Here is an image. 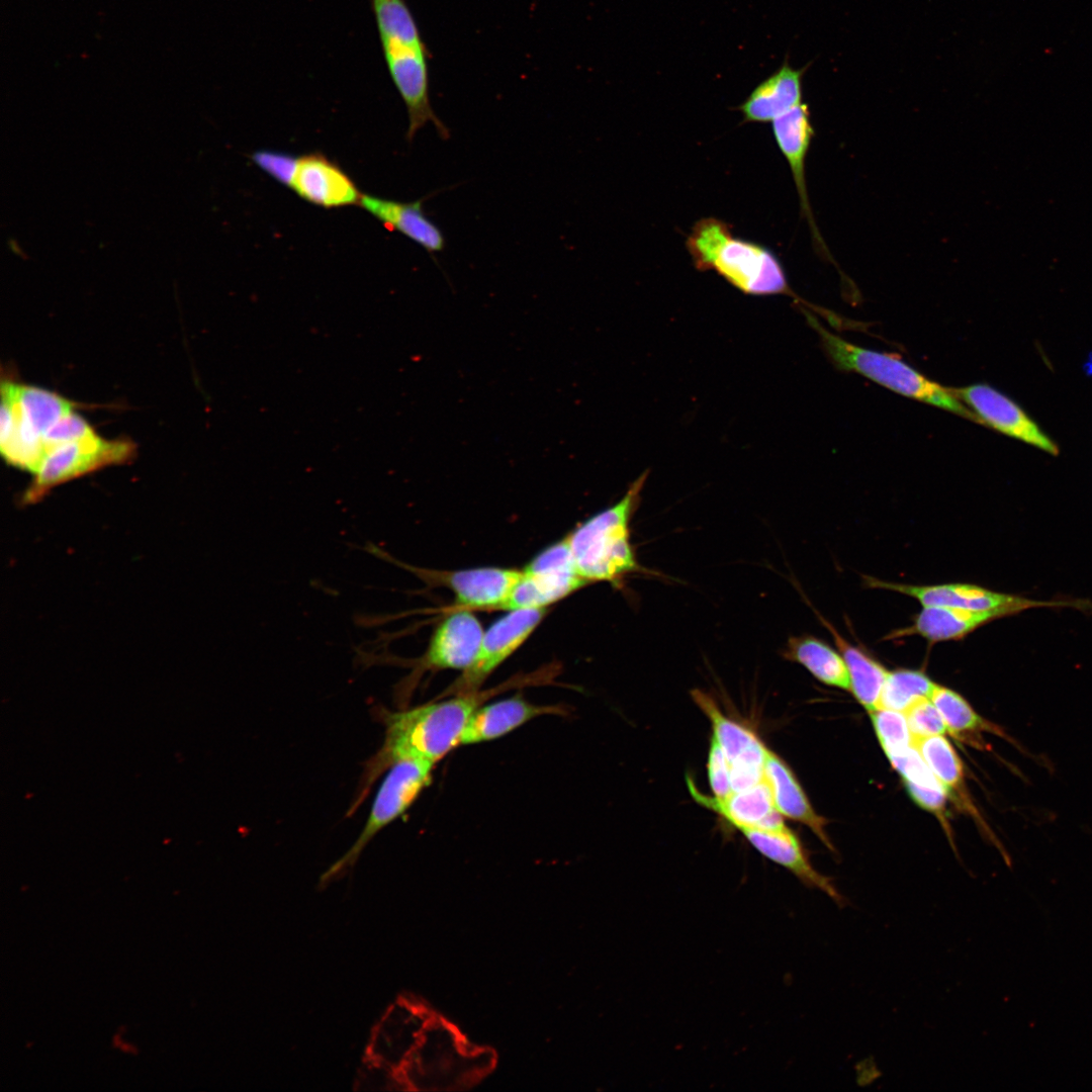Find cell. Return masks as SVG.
<instances>
[{
    "instance_id": "cell-1",
    "label": "cell",
    "mask_w": 1092,
    "mask_h": 1092,
    "mask_svg": "<svg viewBox=\"0 0 1092 1092\" xmlns=\"http://www.w3.org/2000/svg\"><path fill=\"white\" fill-rule=\"evenodd\" d=\"M488 696L491 694L476 691L399 711L379 708L375 714L384 727L382 745L365 762L347 815L358 810L371 787L394 762L415 759L436 764L460 745L470 717Z\"/></svg>"
},
{
    "instance_id": "cell-2",
    "label": "cell",
    "mask_w": 1092,
    "mask_h": 1092,
    "mask_svg": "<svg viewBox=\"0 0 1092 1092\" xmlns=\"http://www.w3.org/2000/svg\"><path fill=\"white\" fill-rule=\"evenodd\" d=\"M383 58L408 118L406 140L431 122L441 139L449 128L434 111L430 98V59L418 22L405 0H370Z\"/></svg>"
},
{
    "instance_id": "cell-3",
    "label": "cell",
    "mask_w": 1092,
    "mask_h": 1092,
    "mask_svg": "<svg viewBox=\"0 0 1092 1092\" xmlns=\"http://www.w3.org/2000/svg\"><path fill=\"white\" fill-rule=\"evenodd\" d=\"M687 248L695 267L713 270L740 291L752 295L786 294L802 302L790 288L779 259L761 245L733 236L730 225L716 217L696 222Z\"/></svg>"
},
{
    "instance_id": "cell-4",
    "label": "cell",
    "mask_w": 1092,
    "mask_h": 1092,
    "mask_svg": "<svg viewBox=\"0 0 1092 1092\" xmlns=\"http://www.w3.org/2000/svg\"><path fill=\"white\" fill-rule=\"evenodd\" d=\"M800 307L810 327L818 334L827 357L838 370L857 373L896 393L980 424L976 415L953 394L950 387L931 380L896 355L844 340L827 330L809 308Z\"/></svg>"
},
{
    "instance_id": "cell-5",
    "label": "cell",
    "mask_w": 1092,
    "mask_h": 1092,
    "mask_svg": "<svg viewBox=\"0 0 1092 1092\" xmlns=\"http://www.w3.org/2000/svg\"><path fill=\"white\" fill-rule=\"evenodd\" d=\"M648 477L643 472L613 506L597 513L566 536L578 574L587 582L616 583L639 570L630 542V522Z\"/></svg>"
},
{
    "instance_id": "cell-6",
    "label": "cell",
    "mask_w": 1092,
    "mask_h": 1092,
    "mask_svg": "<svg viewBox=\"0 0 1092 1092\" xmlns=\"http://www.w3.org/2000/svg\"><path fill=\"white\" fill-rule=\"evenodd\" d=\"M494 1053L470 1045L449 1022L434 1015L402 1067L407 1089L463 1090L494 1067Z\"/></svg>"
},
{
    "instance_id": "cell-7",
    "label": "cell",
    "mask_w": 1092,
    "mask_h": 1092,
    "mask_svg": "<svg viewBox=\"0 0 1092 1092\" xmlns=\"http://www.w3.org/2000/svg\"><path fill=\"white\" fill-rule=\"evenodd\" d=\"M0 451L10 465L33 473L47 453L43 436L80 404L54 391L12 380L1 382Z\"/></svg>"
},
{
    "instance_id": "cell-8",
    "label": "cell",
    "mask_w": 1092,
    "mask_h": 1092,
    "mask_svg": "<svg viewBox=\"0 0 1092 1092\" xmlns=\"http://www.w3.org/2000/svg\"><path fill=\"white\" fill-rule=\"evenodd\" d=\"M434 765L422 760L402 759L388 768L359 836L323 875V883L351 868L373 838L411 808L431 784Z\"/></svg>"
},
{
    "instance_id": "cell-9",
    "label": "cell",
    "mask_w": 1092,
    "mask_h": 1092,
    "mask_svg": "<svg viewBox=\"0 0 1092 1092\" xmlns=\"http://www.w3.org/2000/svg\"><path fill=\"white\" fill-rule=\"evenodd\" d=\"M135 454L136 445L130 439L108 440L98 434L57 445L48 450L32 473L21 502L34 504L57 485L106 466L127 463Z\"/></svg>"
},
{
    "instance_id": "cell-10",
    "label": "cell",
    "mask_w": 1092,
    "mask_h": 1092,
    "mask_svg": "<svg viewBox=\"0 0 1092 1092\" xmlns=\"http://www.w3.org/2000/svg\"><path fill=\"white\" fill-rule=\"evenodd\" d=\"M364 549L378 558L403 566L428 583L448 587L454 595L456 609L504 610L522 573L521 569L491 566L452 571L429 570L400 563L372 543H368Z\"/></svg>"
},
{
    "instance_id": "cell-11",
    "label": "cell",
    "mask_w": 1092,
    "mask_h": 1092,
    "mask_svg": "<svg viewBox=\"0 0 1092 1092\" xmlns=\"http://www.w3.org/2000/svg\"><path fill=\"white\" fill-rule=\"evenodd\" d=\"M521 571L505 611L546 609L587 584L576 570L566 537L537 554Z\"/></svg>"
},
{
    "instance_id": "cell-12",
    "label": "cell",
    "mask_w": 1092,
    "mask_h": 1092,
    "mask_svg": "<svg viewBox=\"0 0 1092 1092\" xmlns=\"http://www.w3.org/2000/svg\"><path fill=\"white\" fill-rule=\"evenodd\" d=\"M692 698L709 719L712 738L718 743L730 763L733 792L747 789L764 778V759L767 746L750 728L727 717L716 701L701 690H694Z\"/></svg>"
},
{
    "instance_id": "cell-13",
    "label": "cell",
    "mask_w": 1092,
    "mask_h": 1092,
    "mask_svg": "<svg viewBox=\"0 0 1092 1092\" xmlns=\"http://www.w3.org/2000/svg\"><path fill=\"white\" fill-rule=\"evenodd\" d=\"M545 614L546 609L508 611L484 631L475 660L446 694L479 691L485 679L529 638Z\"/></svg>"
},
{
    "instance_id": "cell-14",
    "label": "cell",
    "mask_w": 1092,
    "mask_h": 1092,
    "mask_svg": "<svg viewBox=\"0 0 1092 1092\" xmlns=\"http://www.w3.org/2000/svg\"><path fill=\"white\" fill-rule=\"evenodd\" d=\"M862 581L868 588L891 590L912 597L923 607L1001 611L1010 616L1029 608L1054 605L997 593L971 583L916 585L886 581L870 575H862Z\"/></svg>"
},
{
    "instance_id": "cell-15",
    "label": "cell",
    "mask_w": 1092,
    "mask_h": 1092,
    "mask_svg": "<svg viewBox=\"0 0 1092 1092\" xmlns=\"http://www.w3.org/2000/svg\"><path fill=\"white\" fill-rule=\"evenodd\" d=\"M978 418L980 425L1057 455V444L1011 398L987 383L950 387Z\"/></svg>"
},
{
    "instance_id": "cell-16",
    "label": "cell",
    "mask_w": 1092,
    "mask_h": 1092,
    "mask_svg": "<svg viewBox=\"0 0 1092 1092\" xmlns=\"http://www.w3.org/2000/svg\"><path fill=\"white\" fill-rule=\"evenodd\" d=\"M483 633L472 611L456 609L437 625L426 652L416 663V671H464L475 660Z\"/></svg>"
},
{
    "instance_id": "cell-17",
    "label": "cell",
    "mask_w": 1092,
    "mask_h": 1092,
    "mask_svg": "<svg viewBox=\"0 0 1092 1092\" xmlns=\"http://www.w3.org/2000/svg\"><path fill=\"white\" fill-rule=\"evenodd\" d=\"M771 126L778 147L791 168L800 198L801 213L809 223L816 249L823 258L835 264L815 222L807 191L805 161L814 136L808 105L802 102L776 118Z\"/></svg>"
},
{
    "instance_id": "cell-18",
    "label": "cell",
    "mask_w": 1092,
    "mask_h": 1092,
    "mask_svg": "<svg viewBox=\"0 0 1092 1092\" xmlns=\"http://www.w3.org/2000/svg\"><path fill=\"white\" fill-rule=\"evenodd\" d=\"M687 785L695 802L719 815L735 829L776 830L787 827L784 816L776 808L764 778L761 782L733 792L722 800L703 794L691 778H687Z\"/></svg>"
},
{
    "instance_id": "cell-19",
    "label": "cell",
    "mask_w": 1092,
    "mask_h": 1092,
    "mask_svg": "<svg viewBox=\"0 0 1092 1092\" xmlns=\"http://www.w3.org/2000/svg\"><path fill=\"white\" fill-rule=\"evenodd\" d=\"M433 1016L422 1005L396 1002L377 1026L371 1042L373 1061L400 1072Z\"/></svg>"
},
{
    "instance_id": "cell-20",
    "label": "cell",
    "mask_w": 1092,
    "mask_h": 1092,
    "mask_svg": "<svg viewBox=\"0 0 1092 1092\" xmlns=\"http://www.w3.org/2000/svg\"><path fill=\"white\" fill-rule=\"evenodd\" d=\"M291 188L305 201L324 208L359 204L362 196L350 176L320 153L299 158Z\"/></svg>"
},
{
    "instance_id": "cell-21",
    "label": "cell",
    "mask_w": 1092,
    "mask_h": 1092,
    "mask_svg": "<svg viewBox=\"0 0 1092 1092\" xmlns=\"http://www.w3.org/2000/svg\"><path fill=\"white\" fill-rule=\"evenodd\" d=\"M737 830L760 854L790 871L807 887L825 893L839 907L847 903L832 881L814 869L799 839L789 827L776 830Z\"/></svg>"
},
{
    "instance_id": "cell-22",
    "label": "cell",
    "mask_w": 1092,
    "mask_h": 1092,
    "mask_svg": "<svg viewBox=\"0 0 1092 1092\" xmlns=\"http://www.w3.org/2000/svg\"><path fill=\"white\" fill-rule=\"evenodd\" d=\"M560 705H537L517 695L478 707L470 717L460 744L471 745L495 740L527 722L547 715H566Z\"/></svg>"
},
{
    "instance_id": "cell-23",
    "label": "cell",
    "mask_w": 1092,
    "mask_h": 1092,
    "mask_svg": "<svg viewBox=\"0 0 1092 1092\" xmlns=\"http://www.w3.org/2000/svg\"><path fill=\"white\" fill-rule=\"evenodd\" d=\"M1001 611L968 610L948 607H923L912 623L888 633L884 640L920 636L929 644L964 639L985 624L1006 617Z\"/></svg>"
},
{
    "instance_id": "cell-24",
    "label": "cell",
    "mask_w": 1092,
    "mask_h": 1092,
    "mask_svg": "<svg viewBox=\"0 0 1092 1092\" xmlns=\"http://www.w3.org/2000/svg\"><path fill=\"white\" fill-rule=\"evenodd\" d=\"M402 202L362 194L359 205L390 231L398 232L430 254L443 251L446 240L424 211V200Z\"/></svg>"
},
{
    "instance_id": "cell-25",
    "label": "cell",
    "mask_w": 1092,
    "mask_h": 1092,
    "mask_svg": "<svg viewBox=\"0 0 1092 1092\" xmlns=\"http://www.w3.org/2000/svg\"><path fill=\"white\" fill-rule=\"evenodd\" d=\"M764 779L778 811L784 817L806 825L820 841L833 850L825 830V819L814 811L789 765L768 747L764 759Z\"/></svg>"
},
{
    "instance_id": "cell-26",
    "label": "cell",
    "mask_w": 1092,
    "mask_h": 1092,
    "mask_svg": "<svg viewBox=\"0 0 1092 1092\" xmlns=\"http://www.w3.org/2000/svg\"><path fill=\"white\" fill-rule=\"evenodd\" d=\"M804 69H794L787 62L760 82L738 109L746 122H772L802 103Z\"/></svg>"
},
{
    "instance_id": "cell-27",
    "label": "cell",
    "mask_w": 1092,
    "mask_h": 1092,
    "mask_svg": "<svg viewBox=\"0 0 1092 1092\" xmlns=\"http://www.w3.org/2000/svg\"><path fill=\"white\" fill-rule=\"evenodd\" d=\"M817 616L831 634L837 650L844 659L850 680V692L870 713L879 709L881 694L889 670L863 649L846 640L820 614Z\"/></svg>"
},
{
    "instance_id": "cell-28",
    "label": "cell",
    "mask_w": 1092,
    "mask_h": 1092,
    "mask_svg": "<svg viewBox=\"0 0 1092 1092\" xmlns=\"http://www.w3.org/2000/svg\"><path fill=\"white\" fill-rule=\"evenodd\" d=\"M930 700L940 713L947 733L960 741L977 748H986L983 732H989L1005 738L1016 745L1003 728L981 717L971 705L957 692L936 685Z\"/></svg>"
},
{
    "instance_id": "cell-29",
    "label": "cell",
    "mask_w": 1092,
    "mask_h": 1092,
    "mask_svg": "<svg viewBox=\"0 0 1092 1092\" xmlns=\"http://www.w3.org/2000/svg\"><path fill=\"white\" fill-rule=\"evenodd\" d=\"M783 655L803 665L824 685L850 691L846 664L838 650L812 635L791 637Z\"/></svg>"
},
{
    "instance_id": "cell-30",
    "label": "cell",
    "mask_w": 1092,
    "mask_h": 1092,
    "mask_svg": "<svg viewBox=\"0 0 1092 1092\" xmlns=\"http://www.w3.org/2000/svg\"><path fill=\"white\" fill-rule=\"evenodd\" d=\"M913 746L942 785L947 797L982 822L967 793L961 759L948 740L942 735H933L914 739Z\"/></svg>"
},
{
    "instance_id": "cell-31",
    "label": "cell",
    "mask_w": 1092,
    "mask_h": 1092,
    "mask_svg": "<svg viewBox=\"0 0 1092 1092\" xmlns=\"http://www.w3.org/2000/svg\"><path fill=\"white\" fill-rule=\"evenodd\" d=\"M936 684L923 671L896 669L888 671L880 699V708L905 712L923 698H930Z\"/></svg>"
},
{
    "instance_id": "cell-32",
    "label": "cell",
    "mask_w": 1092,
    "mask_h": 1092,
    "mask_svg": "<svg viewBox=\"0 0 1092 1092\" xmlns=\"http://www.w3.org/2000/svg\"><path fill=\"white\" fill-rule=\"evenodd\" d=\"M877 737L889 755L913 746V738L903 712L879 708L870 713Z\"/></svg>"
},
{
    "instance_id": "cell-33",
    "label": "cell",
    "mask_w": 1092,
    "mask_h": 1092,
    "mask_svg": "<svg viewBox=\"0 0 1092 1092\" xmlns=\"http://www.w3.org/2000/svg\"><path fill=\"white\" fill-rule=\"evenodd\" d=\"M904 714L913 740L947 733L946 725L930 698L918 700Z\"/></svg>"
},
{
    "instance_id": "cell-34",
    "label": "cell",
    "mask_w": 1092,
    "mask_h": 1092,
    "mask_svg": "<svg viewBox=\"0 0 1092 1092\" xmlns=\"http://www.w3.org/2000/svg\"><path fill=\"white\" fill-rule=\"evenodd\" d=\"M251 160L277 182L291 188L299 158L284 152L259 150L251 155Z\"/></svg>"
},
{
    "instance_id": "cell-35",
    "label": "cell",
    "mask_w": 1092,
    "mask_h": 1092,
    "mask_svg": "<svg viewBox=\"0 0 1092 1092\" xmlns=\"http://www.w3.org/2000/svg\"><path fill=\"white\" fill-rule=\"evenodd\" d=\"M96 434L90 424L74 411L50 428L43 436V443L48 452L57 445L78 441Z\"/></svg>"
},
{
    "instance_id": "cell-36",
    "label": "cell",
    "mask_w": 1092,
    "mask_h": 1092,
    "mask_svg": "<svg viewBox=\"0 0 1092 1092\" xmlns=\"http://www.w3.org/2000/svg\"><path fill=\"white\" fill-rule=\"evenodd\" d=\"M707 771L713 797L719 800L733 793L730 763L718 743L711 737Z\"/></svg>"
}]
</instances>
